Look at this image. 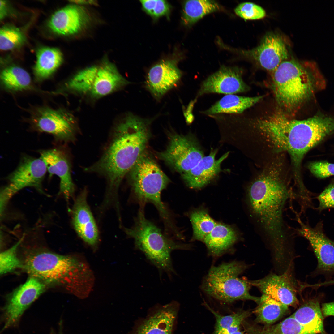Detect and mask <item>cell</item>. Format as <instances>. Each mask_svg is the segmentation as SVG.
Segmentation results:
<instances>
[{
  "label": "cell",
  "instance_id": "cell-43",
  "mask_svg": "<svg viewBox=\"0 0 334 334\" xmlns=\"http://www.w3.org/2000/svg\"><path fill=\"white\" fill-rule=\"evenodd\" d=\"M62 334V333H58V334Z\"/></svg>",
  "mask_w": 334,
  "mask_h": 334
},
{
  "label": "cell",
  "instance_id": "cell-15",
  "mask_svg": "<svg viewBox=\"0 0 334 334\" xmlns=\"http://www.w3.org/2000/svg\"><path fill=\"white\" fill-rule=\"evenodd\" d=\"M238 52L272 73L282 62L287 60L289 56L286 46L282 38L272 33L266 35L257 47Z\"/></svg>",
  "mask_w": 334,
  "mask_h": 334
},
{
  "label": "cell",
  "instance_id": "cell-20",
  "mask_svg": "<svg viewBox=\"0 0 334 334\" xmlns=\"http://www.w3.org/2000/svg\"><path fill=\"white\" fill-rule=\"evenodd\" d=\"M39 153L50 176L56 175L59 178L58 194L62 195L68 202L74 195L75 186L71 176L70 164L67 155L58 147L40 150Z\"/></svg>",
  "mask_w": 334,
  "mask_h": 334
},
{
  "label": "cell",
  "instance_id": "cell-39",
  "mask_svg": "<svg viewBox=\"0 0 334 334\" xmlns=\"http://www.w3.org/2000/svg\"><path fill=\"white\" fill-rule=\"evenodd\" d=\"M323 317H334V302L323 304L321 308Z\"/></svg>",
  "mask_w": 334,
  "mask_h": 334
},
{
  "label": "cell",
  "instance_id": "cell-32",
  "mask_svg": "<svg viewBox=\"0 0 334 334\" xmlns=\"http://www.w3.org/2000/svg\"><path fill=\"white\" fill-rule=\"evenodd\" d=\"M193 230L192 238L203 241L217 224L205 210H195L190 216Z\"/></svg>",
  "mask_w": 334,
  "mask_h": 334
},
{
  "label": "cell",
  "instance_id": "cell-33",
  "mask_svg": "<svg viewBox=\"0 0 334 334\" xmlns=\"http://www.w3.org/2000/svg\"><path fill=\"white\" fill-rule=\"evenodd\" d=\"M24 236L16 243L0 255V273L4 275L23 267L22 262L17 255V249L23 241Z\"/></svg>",
  "mask_w": 334,
  "mask_h": 334
},
{
  "label": "cell",
  "instance_id": "cell-38",
  "mask_svg": "<svg viewBox=\"0 0 334 334\" xmlns=\"http://www.w3.org/2000/svg\"><path fill=\"white\" fill-rule=\"evenodd\" d=\"M317 199L319 205L317 209L319 211L334 208V184L329 185L318 196Z\"/></svg>",
  "mask_w": 334,
  "mask_h": 334
},
{
  "label": "cell",
  "instance_id": "cell-29",
  "mask_svg": "<svg viewBox=\"0 0 334 334\" xmlns=\"http://www.w3.org/2000/svg\"><path fill=\"white\" fill-rule=\"evenodd\" d=\"M246 334H317L302 325L291 315L281 322L262 327L246 326Z\"/></svg>",
  "mask_w": 334,
  "mask_h": 334
},
{
  "label": "cell",
  "instance_id": "cell-25",
  "mask_svg": "<svg viewBox=\"0 0 334 334\" xmlns=\"http://www.w3.org/2000/svg\"><path fill=\"white\" fill-rule=\"evenodd\" d=\"M263 97L262 96L249 97L227 95L202 113L208 115L240 113L259 102Z\"/></svg>",
  "mask_w": 334,
  "mask_h": 334
},
{
  "label": "cell",
  "instance_id": "cell-16",
  "mask_svg": "<svg viewBox=\"0 0 334 334\" xmlns=\"http://www.w3.org/2000/svg\"><path fill=\"white\" fill-rule=\"evenodd\" d=\"M242 75L238 67L222 66L203 81L197 96L211 93L229 95L246 92L249 88Z\"/></svg>",
  "mask_w": 334,
  "mask_h": 334
},
{
  "label": "cell",
  "instance_id": "cell-8",
  "mask_svg": "<svg viewBox=\"0 0 334 334\" xmlns=\"http://www.w3.org/2000/svg\"><path fill=\"white\" fill-rule=\"evenodd\" d=\"M248 267L244 263L234 261L212 266L203 280L201 288L208 296L230 303L239 300H250L259 303L260 297L250 294V280L239 276Z\"/></svg>",
  "mask_w": 334,
  "mask_h": 334
},
{
  "label": "cell",
  "instance_id": "cell-11",
  "mask_svg": "<svg viewBox=\"0 0 334 334\" xmlns=\"http://www.w3.org/2000/svg\"><path fill=\"white\" fill-rule=\"evenodd\" d=\"M168 145L158 156L181 174L195 166L204 156L196 139L191 135L174 133L170 135Z\"/></svg>",
  "mask_w": 334,
  "mask_h": 334
},
{
  "label": "cell",
  "instance_id": "cell-22",
  "mask_svg": "<svg viewBox=\"0 0 334 334\" xmlns=\"http://www.w3.org/2000/svg\"><path fill=\"white\" fill-rule=\"evenodd\" d=\"M217 152L216 150L211 151L194 167L181 174L183 181L189 187L195 189L201 188L209 183L221 172V165L228 157L229 153H225L216 160Z\"/></svg>",
  "mask_w": 334,
  "mask_h": 334
},
{
  "label": "cell",
  "instance_id": "cell-36",
  "mask_svg": "<svg viewBox=\"0 0 334 334\" xmlns=\"http://www.w3.org/2000/svg\"><path fill=\"white\" fill-rule=\"evenodd\" d=\"M234 11L238 16L246 20L261 19L266 15V12L263 8L251 2L239 4L236 7Z\"/></svg>",
  "mask_w": 334,
  "mask_h": 334
},
{
  "label": "cell",
  "instance_id": "cell-34",
  "mask_svg": "<svg viewBox=\"0 0 334 334\" xmlns=\"http://www.w3.org/2000/svg\"><path fill=\"white\" fill-rule=\"evenodd\" d=\"M24 40V35L18 28L5 26L0 29V48L2 50L15 48L21 45Z\"/></svg>",
  "mask_w": 334,
  "mask_h": 334
},
{
  "label": "cell",
  "instance_id": "cell-19",
  "mask_svg": "<svg viewBox=\"0 0 334 334\" xmlns=\"http://www.w3.org/2000/svg\"><path fill=\"white\" fill-rule=\"evenodd\" d=\"M84 189L77 196L71 210L72 223L77 235L85 242L96 248L99 235L96 223L88 203Z\"/></svg>",
  "mask_w": 334,
  "mask_h": 334
},
{
  "label": "cell",
  "instance_id": "cell-14",
  "mask_svg": "<svg viewBox=\"0 0 334 334\" xmlns=\"http://www.w3.org/2000/svg\"><path fill=\"white\" fill-rule=\"evenodd\" d=\"M179 308L175 301L156 306L145 318L137 322L128 334H173Z\"/></svg>",
  "mask_w": 334,
  "mask_h": 334
},
{
  "label": "cell",
  "instance_id": "cell-41",
  "mask_svg": "<svg viewBox=\"0 0 334 334\" xmlns=\"http://www.w3.org/2000/svg\"><path fill=\"white\" fill-rule=\"evenodd\" d=\"M71 2L76 3L77 5H96V2L94 0H72L71 1Z\"/></svg>",
  "mask_w": 334,
  "mask_h": 334
},
{
  "label": "cell",
  "instance_id": "cell-30",
  "mask_svg": "<svg viewBox=\"0 0 334 334\" xmlns=\"http://www.w3.org/2000/svg\"><path fill=\"white\" fill-rule=\"evenodd\" d=\"M215 1L190 0L185 1L183 5L182 19L185 25L191 26L209 14L220 10Z\"/></svg>",
  "mask_w": 334,
  "mask_h": 334
},
{
  "label": "cell",
  "instance_id": "cell-27",
  "mask_svg": "<svg viewBox=\"0 0 334 334\" xmlns=\"http://www.w3.org/2000/svg\"><path fill=\"white\" fill-rule=\"evenodd\" d=\"M0 79L3 87L10 92L35 90L28 73L19 66H12L4 69L1 73Z\"/></svg>",
  "mask_w": 334,
  "mask_h": 334
},
{
  "label": "cell",
  "instance_id": "cell-26",
  "mask_svg": "<svg viewBox=\"0 0 334 334\" xmlns=\"http://www.w3.org/2000/svg\"><path fill=\"white\" fill-rule=\"evenodd\" d=\"M291 315L301 324L317 334L324 333L323 316L317 300L310 299L305 302Z\"/></svg>",
  "mask_w": 334,
  "mask_h": 334
},
{
  "label": "cell",
  "instance_id": "cell-21",
  "mask_svg": "<svg viewBox=\"0 0 334 334\" xmlns=\"http://www.w3.org/2000/svg\"><path fill=\"white\" fill-rule=\"evenodd\" d=\"M90 16L87 10L78 5L67 6L55 12L49 25L54 32L61 35L75 34L89 22Z\"/></svg>",
  "mask_w": 334,
  "mask_h": 334
},
{
  "label": "cell",
  "instance_id": "cell-17",
  "mask_svg": "<svg viewBox=\"0 0 334 334\" xmlns=\"http://www.w3.org/2000/svg\"><path fill=\"white\" fill-rule=\"evenodd\" d=\"M250 283L263 294L288 306H295L298 304L297 284L287 270L281 275L270 274L259 279L250 280Z\"/></svg>",
  "mask_w": 334,
  "mask_h": 334
},
{
  "label": "cell",
  "instance_id": "cell-7",
  "mask_svg": "<svg viewBox=\"0 0 334 334\" xmlns=\"http://www.w3.org/2000/svg\"><path fill=\"white\" fill-rule=\"evenodd\" d=\"M130 83L114 64L104 61L78 71L67 80L66 85L71 94L94 102Z\"/></svg>",
  "mask_w": 334,
  "mask_h": 334
},
{
  "label": "cell",
  "instance_id": "cell-13",
  "mask_svg": "<svg viewBox=\"0 0 334 334\" xmlns=\"http://www.w3.org/2000/svg\"><path fill=\"white\" fill-rule=\"evenodd\" d=\"M293 212L299 225V228H293L295 234L309 241L317 258L319 269L327 272L334 271V242L325 234L323 223L319 222L315 227H311L302 221L296 211Z\"/></svg>",
  "mask_w": 334,
  "mask_h": 334
},
{
  "label": "cell",
  "instance_id": "cell-28",
  "mask_svg": "<svg viewBox=\"0 0 334 334\" xmlns=\"http://www.w3.org/2000/svg\"><path fill=\"white\" fill-rule=\"evenodd\" d=\"M254 312L256 321L265 325H272L288 311V306L269 296L263 294Z\"/></svg>",
  "mask_w": 334,
  "mask_h": 334
},
{
  "label": "cell",
  "instance_id": "cell-4",
  "mask_svg": "<svg viewBox=\"0 0 334 334\" xmlns=\"http://www.w3.org/2000/svg\"><path fill=\"white\" fill-rule=\"evenodd\" d=\"M326 81L316 63L294 60L282 62L272 73V87L285 114H292L324 89Z\"/></svg>",
  "mask_w": 334,
  "mask_h": 334
},
{
  "label": "cell",
  "instance_id": "cell-23",
  "mask_svg": "<svg viewBox=\"0 0 334 334\" xmlns=\"http://www.w3.org/2000/svg\"><path fill=\"white\" fill-rule=\"evenodd\" d=\"M235 230L230 226L217 223L203 239L209 254L218 257L226 252L238 240Z\"/></svg>",
  "mask_w": 334,
  "mask_h": 334
},
{
  "label": "cell",
  "instance_id": "cell-10",
  "mask_svg": "<svg viewBox=\"0 0 334 334\" xmlns=\"http://www.w3.org/2000/svg\"><path fill=\"white\" fill-rule=\"evenodd\" d=\"M47 171L45 165L40 157L23 155L17 167L7 177V184L1 191V204L6 205L13 195L27 187H34L44 194L42 183Z\"/></svg>",
  "mask_w": 334,
  "mask_h": 334
},
{
  "label": "cell",
  "instance_id": "cell-18",
  "mask_svg": "<svg viewBox=\"0 0 334 334\" xmlns=\"http://www.w3.org/2000/svg\"><path fill=\"white\" fill-rule=\"evenodd\" d=\"M177 64L174 60H162L148 70L145 86L156 100L161 99L180 81L182 73Z\"/></svg>",
  "mask_w": 334,
  "mask_h": 334
},
{
  "label": "cell",
  "instance_id": "cell-6",
  "mask_svg": "<svg viewBox=\"0 0 334 334\" xmlns=\"http://www.w3.org/2000/svg\"><path fill=\"white\" fill-rule=\"evenodd\" d=\"M129 172L133 196L140 208L147 203H152L157 210L165 229H173L176 226L173 218L161 198L162 191L170 181L168 177L145 153Z\"/></svg>",
  "mask_w": 334,
  "mask_h": 334
},
{
  "label": "cell",
  "instance_id": "cell-31",
  "mask_svg": "<svg viewBox=\"0 0 334 334\" xmlns=\"http://www.w3.org/2000/svg\"><path fill=\"white\" fill-rule=\"evenodd\" d=\"M203 304L215 318L216 322L212 334H228L240 330L241 325L250 315L248 310H239L231 314L223 315L205 302Z\"/></svg>",
  "mask_w": 334,
  "mask_h": 334
},
{
  "label": "cell",
  "instance_id": "cell-24",
  "mask_svg": "<svg viewBox=\"0 0 334 334\" xmlns=\"http://www.w3.org/2000/svg\"><path fill=\"white\" fill-rule=\"evenodd\" d=\"M63 57L58 49L48 47L39 49L36 54V61L34 67L35 77L39 81L49 78L62 63Z\"/></svg>",
  "mask_w": 334,
  "mask_h": 334
},
{
  "label": "cell",
  "instance_id": "cell-9",
  "mask_svg": "<svg viewBox=\"0 0 334 334\" xmlns=\"http://www.w3.org/2000/svg\"><path fill=\"white\" fill-rule=\"evenodd\" d=\"M30 113L27 121L33 131L50 134L58 141H69L74 139L78 122L69 111L44 106L35 107Z\"/></svg>",
  "mask_w": 334,
  "mask_h": 334
},
{
  "label": "cell",
  "instance_id": "cell-12",
  "mask_svg": "<svg viewBox=\"0 0 334 334\" xmlns=\"http://www.w3.org/2000/svg\"><path fill=\"white\" fill-rule=\"evenodd\" d=\"M46 284L30 276L8 298L3 308V330L15 325L25 310L45 291Z\"/></svg>",
  "mask_w": 334,
  "mask_h": 334
},
{
  "label": "cell",
  "instance_id": "cell-37",
  "mask_svg": "<svg viewBox=\"0 0 334 334\" xmlns=\"http://www.w3.org/2000/svg\"><path fill=\"white\" fill-rule=\"evenodd\" d=\"M311 172L320 178H324L334 175V164L325 161L311 162L308 165Z\"/></svg>",
  "mask_w": 334,
  "mask_h": 334
},
{
  "label": "cell",
  "instance_id": "cell-3",
  "mask_svg": "<svg viewBox=\"0 0 334 334\" xmlns=\"http://www.w3.org/2000/svg\"><path fill=\"white\" fill-rule=\"evenodd\" d=\"M23 263L30 276L45 284L63 287L79 298L86 297L91 289L92 272L76 257L41 250L28 254Z\"/></svg>",
  "mask_w": 334,
  "mask_h": 334
},
{
  "label": "cell",
  "instance_id": "cell-40",
  "mask_svg": "<svg viewBox=\"0 0 334 334\" xmlns=\"http://www.w3.org/2000/svg\"><path fill=\"white\" fill-rule=\"evenodd\" d=\"M6 2L3 0L0 1V18L1 20L3 19L7 13Z\"/></svg>",
  "mask_w": 334,
  "mask_h": 334
},
{
  "label": "cell",
  "instance_id": "cell-5",
  "mask_svg": "<svg viewBox=\"0 0 334 334\" xmlns=\"http://www.w3.org/2000/svg\"><path fill=\"white\" fill-rule=\"evenodd\" d=\"M126 235L134 240L136 249L144 254L147 259L161 272L168 276L176 274L171 258L176 250H188V245L176 242L163 233L153 222L147 219L143 208H140L131 227L124 228Z\"/></svg>",
  "mask_w": 334,
  "mask_h": 334
},
{
  "label": "cell",
  "instance_id": "cell-42",
  "mask_svg": "<svg viewBox=\"0 0 334 334\" xmlns=\"http://www.w3.org/2000/svg\"><path fill=\"white\" fill-rule=\"evenodd\" d=\"M228 334H245L244 332L241 331L240 330L230 333Z\"/></svg>",
  "mask_w": 334,
  "mask_h": 334
},
{
  "label": "cell",
  "instance_id": "cell-1",
  "mask_svg": "<svg viewBox=\"0 0 334 334\" xmlns=\"http://www.w3.org/2000/svg\"><path fill=\"white\" fill-rule=\"evenodd\" d=\"M279 162L270 164L250 184L246 199L251 216L259 235L268 244L275 260L290 253L295 233L285 220L287 203L297 199L296 191L282 175Z\"/></svg>",
  "mask_w": 334,
  "mask_h": 334
},
{
  "label": "cell",
  "instance_id": "cell-35",
  "mask_svg": "<svg viewBox=\"0 0 334 334\" xmlns=\"http://www.w3.org/2000/svg\"><path fill=\"white\" fill-rule=\"evenodd\" d=\"M143 10L148 15L155 19L164 16H167L170 10V6L165 0H140Z\"/></svg>",
  "mask_w": 334,
  "mask_h": 334
},
{
  "label": "cell",
  "instance_id": "cell-2",
  "mask_svg": "<svg viewBox=\"0 0 334 334\" xmlns=\"http://www.w3.org/2000/svg\"><path fill=\"white\" fill-rule=\"evenodd\" d=\"M151 121L131 113L125 114L115 124L111 141L101 157L85 169L106 179V199H118L121 182L145 151L150 136Z\"/></svg>",
  "mask_w": 334,
  "mask_h": 334
}]
</instances>
